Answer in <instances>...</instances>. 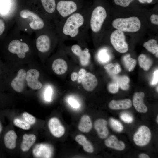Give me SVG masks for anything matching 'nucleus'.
Wrapping results in <instances>:
<instances>
[{
	"label": "nucleus",
	"mask_w": 158,
	"mask_h": 158,
	"mask_svg": "<svg viewBox=\"0 0 158 158\" xmlns=\"http://www.w3.org/2000/svg\"><path fill=\"white\" fill-rule=\"evenodd\" d=\"M110 39L112 45L119 52L123 53L128 51V45L123 31L117 30L114 31L110 35Z\"/></svg>",
	"instance_id": "nucleus-6"
},
{
	"label": "nucleus",
	"mask_w": 158,
	"mask_h": 158,
	"mask_svg": "<svg viewBox=\"0 0 158 158\" xmlns=\"http://www.w3.org/2000/svg\"><path fill=\"white\" fill-rule=\"evenodd\" d=\"M22 116L26 122L30 124H33L35 122V118L28 112H24L23 113Z\"/></svg>",
	"instance_id": "nucleus-34"
},
{
	"label": "nucleus",
	"mask_w": 158,
	"mask_h": 158,
	"mask_svg": "<svg viewBox=\"0 0 158 158\" xmlns=\"http://www.w3.org/2000/svg\"><path fill=\"white\" fill-rule=\"evenodd\" d=\"M107 121L103 118L97 119L94 123V127L98 136L101 139L106 138L108 136L109 131L107 127Z\"/></svg>",
	"instance_id": "nucleus-15"
},
{
	"label": "nucleus",
	"mask_w": 158,
	"mask_h": 158,
	"mask_svg": "<svg viewBox=\"0 0 158 158\" xmlns=\"http://www.w3.org/2000/svg\"><path fill=\"white\" fill-rule=\"evenodd\" d=\"M113 26L117 30L125 32H135L140 28L141 23L135 16L126 18H118L112 23Z\"/></svg>",
	"instance_id": "nucleus-5"
},
{
	"label": "nucleus",
	"mask_w": 158,
	"mask_h": 158,
	"mask_svg": "<svg viewBox=\"0 0 158 158\" xmlns=\"http://www.w3.org/2000/svg\"><path fill=\"white\" fill-rule=\"evenodd\" d=\"M35 41L37 50L45 53L50 50L52 42L59 40L55 27L46 28L35 32Z\"/></svg>",
	"instance_id": "nucleus-3"
},
{
	"label": "nucleus",
	"mask_w": 158,
	"mask_h": 158,
	"mask_svg": "<svg viewBox=\"0 0 158 158\" xmlns=\"http://www.w3.org/2000/svg\"><path fill=\"white\" fill-rule=\"evenodd\" d=\"M17 136L13 130L8 131L4 134L3 142L5 147L8 149H13L16 147V140Z\"/></svg>",
	"instance_id": "nucleus-17"
},
{
	"label": "nucleus",
	"mask_w": 158,
	"mask_h": 158,
	"mask_svg": "<svg viewBox=\"0 0 158 158\" xmlns=\"http://www.w3.org/2000/svg\"><path fill=\"white\" fill-rule=\"evenodd\" d=\"M53 152V148L50 144L40 143L36 145L34 147L32 153L36 158H51Z\"/></svg>",
	"instance_id": "nucleus-10"
},
{
	"label": "nucleus",
	"mask_w": 158,
	"mask_h": 158,
	"mask_svg": "<svg viewBox=\"0 0 158 158\" xmlns=\"http://www.w3.org/2000/svg\"><path fill=\"white\" fill-rule=\"evenodd\" d=\"M68 101L70 105L74 108H78L79 106V104L78 102L73 98H69Z\"/></svg>",
	"instance_id": "nucleus-39"
},
{
	"label": "nucleus",
	"mask_w": 158,
	"mask_h": 158,
	"mask_svg": "<svg viewBox=\"0 0 158 158\" xmlns=\"http://www.w3.org/2000/svg\"><path fill=\"white\" fill-rule=\"evenodd\" d=\"M52 90L50 87H48L46 89L44 97L45 100L47 101H50L52 96Z\"/></svg>",
	"instance_id": "nucleus-37"
},
{
	"label": "nucleus",
	"mask_w": 158,
	"mask_h": 158,
	"mask_svg": "<svg viewBox=\"0 0 158 158\" xmlns=\"http://www.w3.org/2000/svg\"><path fill=\"white\" fill-rule=\"evenodd\" d=\"M113 80L118 83L119 87L123 90H128L129 87L130 79L126 76H114Z\"/></svg>",
	"instance_id": "nucleus-25"
},
{
	"label": "nucleus",
	"mask_w": 158,
	"mask_h": 158,
	"mask_svg": "<svg viewBox=\"0 0 158 158\" xmlns=\"http://www.w3.org/2000/svg\"><path fill=\"white\" fill-rule=\"evenodd\" d=\"M107 16L105 8L98 6L90 13L89 27L94 33H97L101 30Z\"/></svg>",
	"instance_id": "nucleus-4"
},
{
	"label": "nucleus",
	"mask_w": 158,
	"mask_h": 158,
	"mask_svg": "<svg viewBox=\"0 0 158 158\" xmlns=\"http://www.w3.org/2000/svg\"><path fill=\"white\" fill-rule=\"evenodd\" d=\"M105 145L109 148L121 151L124 149L125 145L121 141H119L114 135H111L107 138L104 140Z\"/></svg>",
	"instance_id": "nucleus-18"
},
{
	"label": "nucleus",
	"mask_w": 158,
	"mask_h": 158,
	"mask_svg": "<svg viewBox=\"0 0 158 158\" xmlns=\"http://www.w3.org/2000/svg\"><path fill=\"white\" fill-rule=\"evenodd\" d=\"M26 72L23 69H20L16 76L12 80L11 86L15 91L21 92L23 91L25 85Z\"/></svg>",
	"instance_id": "nucleus-13"
},
{
	"label": "nucleus",
	"mask_w": 158,
	"mask_h": 158,
	"mask_svg": "<svg viewBox=\"0 0 158 158\" xmlns=\"http://www.w3.org/2000/svg\"><path fill=\"white\" fill-rule=\"evenodd\" d=\"M122 61L126 69L129 72L132 71L136 64V60L130 57V54H127L123 56Z\"/></svg>",
	"instance_id": "nucleus-26"
},
{
	"label": "nucleus",
	"mask_w": 158,
	"mask_h": 158,
	"mask_svg": "<svg viewBox=\"0 0 158 158\" xmlns=\"http://www.w3.org/2000/svg\"><path fill=\"white\" fill-rule=\"evenodd\" d=\"M132 104L131 100L129 99L119 100H112L109 103V107L112 110L125 109L131 107Z\"/></svg>",
	"instance_id": "nucleus-19"
},
{
	"label": "nucleus",
	"mask_w": 158,
	"mask_h": 158,
	"mask_svg": "<svg viewBox=\"0 0 158 158\" xmlns=\"http://www.w3.org/2000/svg\"><path fill=\"white\" fill-rule=\"evenodd\" d=\"M52 68L54 71L57 74L62 75L65 73L68 69L67 63L64 59L58 58L53 62Z\"/></svg>",
	"instance_id": "nucleus-20"
},
{
	"label": "nucleus",
	"mask_w": 158,
	"mask_h": 158,
	"mask_svg": "<svg viewBox=\"0 0 158 158\" xmlns=\"http://www.w3.org/2000/svg\"><path fill=\"white\" fill-rule=\"evenodd\" d=\"M104 68L109 74L113 76L118 74L121 71L120 66L117 63H109L105 65Z\"/></svg>",
	"instance_id": "nucleus-28"
},
{
	"label": "nucleus",
	"mask_w": 158,
	"mask_h": 158,
	"mask_svg": "<svg viewBox=\"0 0 158 158\" xmlns=\"http://www.w3.org/2000/svg\"><path fill=\"white\" fill-rule=\"evenodd\" d=\"M134 0H114L115 3L117 5L126 7L128 6L130 3Z\"/></svg>",
	"instance_id": "nucleus-36"
},
{
	"label": "nucleus",
	"mask_w": 158,
	"mask_h": 158,
	"mask_svg": "<svg viewBox=\"0 0 158 158\" xmlns=\"http://www.w3.org/2000/svg\"><path fill=\"white\" fill-rule=\"evenodd\" d=\"M78 77V73L76 72H73L71 74V79L72 81H74L76 80Z\"/></svg>",
	"instance_id": "nucleus-43"
},
{
	"label": "nucleus",
	"mask_w": 158,
	"mask_h": 158,
	"mask_svg": "<svg viewBox=\"0 0 158 158\" xmlns=\"http://www.w3.org/2000/svg\"><path fill=\"white\" fill-rule=\"evenodd\" d=\"M138 157L140 158H149V156L147 154L142 153L138 155Z\"/></svg>",
	"instance_id": "nucleus-44"
},
{
	"label": "nucleus",
	"mask_w": 158,
	"mask_h": 158,
	"mask_svg": "<svg viewBox=\"0 0 158 158\" xmlns=\"http://www.w3.org/2000/svg\"><path fill=\"white\" fill-rule=\"evenodd\" d=\"M48 126L51 133L56 137L60 138L65 133V128L57 118H50L48 122Z\"/></svg>",
	"instance_id": "nucleus-12"
},
{
	"label": "nucleus",
	"mask_w": 158,
	"mask_h": 158,
	"mask_svg": "<svg viewBox=\"0 0 158 158\" xmlns=\"http://www.w3.org/2000/svg\"><path fill=\"white\" fill-rule=\"evenodd\" d=\"M156 121L157 123H158V115H157V116Z\"/></svg>",
	"instance_id": "nucleus-47"
},
{
	"label": "nucleus",
	"mask_w": 158,
	"mask_h": 158,
	"mask_svg": "<svg viewBox=\"0 0 158 158\" xmlns=\"http://www.w3.org/2000/svg\"><path fill=\"white\" fill-rule=\"evenodd\" d=\"M6 28V25L4 21L0 18V36L3 34Z\"/></svg>",
	"instance_id": "nucleus-40"
},
{
	"label": "nucleus",
	"mask_w": 158,
	"mask_h": 158,
	"mask_svg": "<svg viewBox=\"0 0 158 158\" xmlns=\"http://www.w3.org/2000/svg\"><path fill=\"white\" fill-rule=\"evenodd\" d=\"M71 49L72 52L79 58L82 65L85 66L88 64L91 55L87 48H85L82 49L79 45L75 44L71 46Z\"/></svg>",
	"instance_id": "nucleus-11"
},
{
	"label": "nucleus",
	"mask_w": 158,
	"mask_h": 158,
	"mask_svg": "<svg viewBox=\"0 0 158 158\" xmlns=\"http://www.w3.org/2000/svg\"><path fill=\"white\" fill-rule=\"evenodd\" d=\"M92 126V123L90 116L87 115H83L78 124V130L82 132L87 133L91 130Z\"/></svg>",
	"instance_id": "nucleus-21"
},
{
	"label": "nucleus",
	"mask_w": 158,
	"mask_h": 158,
	"mask_svg": "<svg viewBox=\"0 0 158 158\" xmlns=\"http://www.w3.org/2000/svg\"><path fill=\"white\" fill-rule=\"evenodd\" d=\"M143 47L149 51L153 54L158 52V45L157 41L154 39H151L144 43Z\"/></svg>",
	"instance_id": "nucleus-27"
},
{
	"label": "nucleus",
	"mask_w": 158,
	"mask_h": 158,
	"mask_svg": "<svg viewBox=\"0 0 158 158\" xmlns=\"http://www.w3.org/2000/svg\"><path fill=\"white\" fill-rule=\"evenodd\" d=\"M39 72L35 69H31L26 72L25 81L28 86L32 89L37 90L42 87V84L39 80Z\"/></svg>",
	"instance_id": "nucleus-9"
},
{
	"label": "nucleus",
	"mask_w": 158,
	"mask_h": 158,
	"mask_svg": "<svg viewBox=\"0 0 158 158\" xmlns=\"http://www.w3.org/2000/svg\"><path fill=\"white\" fill-rule=\"evenodd\" d=\"M138 60L139 66L145 71H148L152 65V59L145 54L140 55Z\"/></svg>",
	"instance_id": "nucleus-24"
},
{
	"label": "nucleus",
	"mask_w": 158,
	"mask_h": 158,
	"mask_svg": "<svg viewBox=\"0 0 158 158\" xmlns=\"http://www.w3.org/2000/svg\"><path fill=\"white\" fill-rule=\"evenodd\" d=\"M98 56L99 61L103 63L107 62L110 59V56L104 49H102L99 51Z\"/></svg>",
	"instance_id": "nucleus-31"
},
{
	"label": "nucleus",
	"mask_w": 158,
	"mask_h": 158,
	"mask_svg": "<svg viewBox=\"0 0 158 158\" xmlns=\"http://www.w3.org/2000/svg\"><path fill=\"white\" fill-rule=\"evenodd\" d=\"M151 23L154 24H158V16L157 15L153 14L151 15L150 18Z\"/></svg>",
	"instance_id": "nucleus-41"
},
{
	"label": "nucleus",
	"mask_w": 158,
	"mask_h": 158,
	"mask_svg": "<svg viewBox=\"0 0 158 158\" xmlns=\"http://www.w3.org/2000/svg\"><path fill=\"white\" fill-rule=\"evenodd\" d=\"M9 7L8 0H0V11L2 13L7 11Z\"/></svg>",
	"instance_id": "nucleus-35"
},
{
	"label": "nucleus",
	"mask_w": 158,
	"mask_h": 158,
	"mask_svg": "<svg viewBox=\"0 0 158 158\" xmlns=\"http://www.w3.org/2000/svg\"><path fill=\"white\" fill-rule=\"evenodd\" d=\"M86 73V71L85 69L81 68L80 69L78 73L77 79L78 83H80L82 82Z\"/></svg>",
	"instance_id": "nucleus-38"
},
{
	"label": "nucleus",
	"mask_w": 158,
	"mask_h": 158,
	"mask_svg": "<svg viewBox=\"0 0 158 158\" xmlns=\"http://www.w3.org/2000/svg\"><path fill=\"white\" fill-rule=\"evenodd\" d=\"M90 13L80 10L64 19L55 23L59 40L67 39L81 40L87 37Z\"/></svg>",
	"instance_id": "nucleus-1"
},
{
	"label": "nucleus",
	"mask_w": 158,
	"mask_h": 158,
	"mask_svg": "<svg viewBox=\"0 0 158 158\" xmlns=\"http://www.w3.org/2000/svg\"><path fill=\"white\" fill-rule=\"evenodd\" d=\"M75 140L78 143L83 146L85 151L89 153H92L94 152V149L92 144L84 135H78L75 136Z\"/></svg>",
	"instance_id": "nucleus-22"
},
{
	"label": "nucleus",
	"mask_w": 158,
	"mask_h": 158,
	"mask_svg": "<svg viewBox=\"0 0 158 158\" xmlns=\"http://www.w3.org/2000/svg\"><path fill=\"white\" fill-rule=\"evenodd\" d=\"M36 137L33 134H24L23 137V140L21 145V149L23 152L28 150L34 143Z\"/></svg>",
	"instance_id": "nucleus-23"
},
{
	"label": "nucleus",
	"mask_w": 158,
	"mask_h": 158,
	"mask_svg": "<svg viewBox=\"0 0 158 158\" xmlns=\"http://www.w3.org/2000/svg\"><path fill=\"white\" fill-rule=\"evenodd\" d=\"M0 65V74H1V65Z\"/></svg>",
	"instance_id": "nucleus-49"
},
{
	"label": "nucleus",
	"mask_w": 158,
	"mask_h": 158,
	"mask_svg": "<svg viewBox=\"0 0 158 158\" xmlns=\"http://www.w3.org/2000/svg\"><path fill=\"white\" fill-rule=\"evenodd\" d=\"M151 133L150 130L147 126L142 125L138 128L133 136L135 143L139 146H143L147 145L151 139Z\"/></svg>",
	"instance_id": "nucleus-7"
},
{
	"label": "nucleus",
	"mask_w": 158,
	"mask_h": 158,
	"mask_svg": "<svg viewBox=\"0 0 158 158\" xmlns=\"http://www.w3.org/2000/svg\"><path fill=\"white\" fill-rule=\"evenodd\" d=\"M81 82L84 88L88 91L94 90L98 84L96 77L90 72L86 73Z\"/></svg>",
	"instance_id": "nucleus-16"
},
{
	"label": "nucleus",
	"mask_w": 158,
	"mask_h": 158,
	"mask_svg": "<svg viewBox=\"0 0 158 158\" xmlns=\"http://www.w3.org/2000/svg\"><path fill=\"white\" fill-rule=\"evenodd\" d=\"M109 123L111 128L116 132L120 133L123 130V126L121 123L113 118H109Z\"/></svg>",
	"instance_id": "nucleus-29"
},
{
	"label": "nucleus",
	"mask_w": 158,
	"mask_h": 158,
	"mask_svg": "<svg viewBox=\"0 0 158 158\" xmlns=\"http://www.w3.org/2000/svg\"><path fill=\"white\" fill-rule=\"evenodd\" d=\"M139 2L142 3H150L152 2L153 0H138Z\"/></svg>",
	"instance_id": "nucleus-45"
},
{
	"label": "nucleus",
	"mask_w": 158,
	"mask_h": 158,
	"mask_svg": "<svg viewBox=\"0 0 158 158\" xmlns=\"http://www.w3.org/2000/svg\"><path fill=\"white\" fill-rule=\"evenodd\" d=\"M158 70L157 69L154 72L153 79L152 81V85H156L158 83Z\"/></svg>",
	"instance_id": "nucleus-42"
},
{
	"label": "nucleus",
	"mask_w": 158,
	"mask_h": 158,
	"mask_svg": "<svg viewBox=\"0 0 158 158\" xmlns=\"http://www.w3.org/2000/svg\"><path fill=\"white\" fill-rule=\"evenodd\" d=\"M156 90L157 92H158V86L157 87H156Z\"/></svg>",
	"instance_id": "nucleus-50"
},
{
	"label": "nucleus",
	"mask_w": 158,
	"mask_h": 158,
	"mask_svg": "<svg viewBox=\"0 0 158 158\" xmlns=\"http://www.w3.org/2000/svg\"><path fill=\"white\" fill-rule=\"evenodd\" d=\"M120 117L123 122L128 124L131 123L133 121V116L128 112H124L122 113Z\"/></svg>",
	"instance_id": "nucleus-32"
},
{
	"label": "nucleus",
	"mask_w": 158,
	"mask_h": 158,
	"mask_svg": "<svg viewBox=\"0 0 158 158\" xmlns=\"http://www.w3.org/2000/svg\"><path fill=\"white\" fill-rule=\"evenodd\" d=\"M13 123L15 126L24 130H28L30 128V124L18 118L15 119Z\"/></svg>",
	"instance_id": "nucleus-30"
},
{
	"label": "nucleus",
	"mask_w": 158,
	"mask_h": 158,
	"mask_svg": "<svg viewBox=\"0 0 158 158\" xmlns=\"http://www.w3.org/2000/svg\"><path fill=\"white\" fill-rule=\"evenodd\" d=\"M145 93L142 92L134 93L133 99V105L136 110L139 113H145L147 111V108L144 103Z\"/></svg>",
	"instance_id": "nucleus-14"
},
{
	"label": "nucleus",
	"mask_w": 158,
	"mask_h": 158,
	"mask_svg": "<svg viewBox=\"0 0 158 158\" xmlns=\"http://www.w3.org/2000/svg\"><path fill=\"white\" fill-rule=\"evenodd\" d=\"M3 130V126L1 121L0 120V135L1 134Z\"/></svg>",
	"instance_id": "nucleus-46"
},
{
	"label": "nucleus",
	"mask_w": 158,
	"mask_h": 158,
	"mask_svg": "<svg viewBox=\"0 0 158 158\" xmlns=\"http://www.w3.org/2000/svg\"><path fill=\"white\" fill-rule=\"evenodd\" d=\"M119 87L117 82L113 80V81L108 85L107 88L110 92L112 94H115L118 92Z\"/></svg>",
	"instance_id": "nucleus-33"
},
{
	"label": "nucleus",
	"mask_w": 158,
	"mask_h": 158,
	"mask_svg": "<svg viewBox=\"0 0 158 158\" xmlns=\"http://www.w3.org/2000/svg\"><path fill=\"white\" fill-rule=\"evenodd\" d=\"M14 16L17 28L29 34L55 27L40 11L24 8L15 13Z\"/></svg>",
	"instance_id": "nucleus-2"
},
{
	"label": "nucleus",
	"mask_w": 158,
	"mask_h": 158,
	"mask_svg": "<svg viewBox=\"0 0 158 158\" xmlns=\"http://www.w3.org/2000/svg\"><path fill=\"white\" fill-rule=\"evenodd\" d=\"M42 7L41 12L50 22L54 24L56 21L55 0H40Z\"/></svg>",
	"instance_id": "nucleus-8"
},
{
	"label": "nucleus",
	"mask_w": 158,
	"mask_h": 158,
	"mask_svg": "<svg viewBox=\"0 0 158 158\" xmlns=\"http://www.w3.org/2000/svg\"><path fill=\"white\" fill-rule=\"evenodd\" d=\"M156 56L157 58H158V52L156 53Z\"/></svg>",
	"instance_id": "nucleus-48"
}]
</instances>
